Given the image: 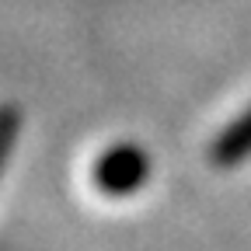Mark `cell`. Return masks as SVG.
Returning a JSON list of instances; mask_svg holds the SVG:
<instances>
[{
	"label": "cell",
	"mask_w": 251,
	"mask_h": 251,
	"mask_svg": "<svg viewBox=\"0 0 251 251\" xmlns=\"http://www.w3.org/2000/svg\"><path fill=\"white\" fill-rule=\"evenodd\" d=\"M244 157H251V108L241 119H234L209 147V161L216 168H234Z\"/></svg>",
	"instance_id": "cell-2"
},
{
	"label": "cell",
	"mask_w": 251,
	"mask_h": 251,
	"mask_svg": "<svg viewBox=\"0 0 251 251\" xmlns=\"http://www.w3.org/2000/svg\"><path fill=\"white\" fill-rule=\"evenodd\" d=\"M18 126H21V115H18L11 105H7V108H0V168H4L7 153H11L14 140H18Z\"/></svg>",
	"instance_id": "cell-3"
},
{
	"label": "cell",
	"mask_w": 251,
	"mask_h": 251,
	"mask_svg": "<svg viewBox=\"0 0 251 251\" xmlns=\"http://www.w3.org/2000/svg\"><path fill=\"white\" fill-rule=\"evenodd\" d=\"M150 178V157L133 147V143H119L108 147L98 161H94V185L98 192H105L108 199H126L136 188H143Z\"/></svg>",
	"instance_id": "cell-1"
}]
</instances>
